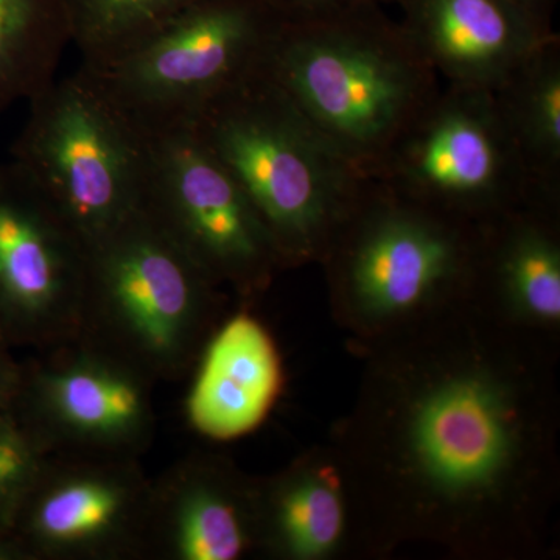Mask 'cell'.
I'll list each match as a JSON object with an SVG mask.
<instances>
[{
    "label": "cell",
    "mask_w": 560,
    "mask_h": 560,
    "mask_svg": "<svg viewBox=\"0 0 560 560\" xmlns=\"http://www.w3.org/2000/svg\"><path fill=\"white\" fill-rule=\"evenodd\" d=\"M261 72L368 178L442 86L381 5L283 18Z\"/></svg>",
    "instance_id": "6da1fadb"
},
{
    "label": "cell",
    "mask_w": 560,
    "mask_h": 560,
    "mask_svg": "<svg viewBox=\"0 0 560 560\" xmlns=\"http://www.w3.org/2000/svg\"><path fill=\"white\" fill-rule=\"evenodd\" d=\"M190 125L259 213L282 267L323 260L370 178L264 72Z\"/></svg>",
    "instance_id": "7a4b0ae2"
},
{
    "label": "cell",
    "mask_w": 560,
    "mask_h": 560,
    "mask_svg": "<svg viewBox=\"0 0 560 560\" xmlns=\"http://www.w3.org/2000/svg\"><path fill=\"white\" fill-rule=\"evenodd\" d=\"M220 290L140 208L88 246L80 335L151 381H180L220 324Z\"/></svg>",
    "instance_id": "3957f363"
},
{
    "label": "cell",
    "mask_w": 560,
    "mask_h": 560,
    "mask_svg": "<svg viewBox=\"0 0 560 560\" xmlns=\"http://www.w3.org/2000/svg\"><path fill=\"white\" fill-rule=\"evenodd\" d=\"M399 400L394 455L405 480L436 506L475 510L500 499L526 444L518 390L488 364L433 368Z\"/></svg>",
    "instance_id": "277c9868"
},
{
    "label": "cell",
    "mask_w": 560,
    "mask_h": 560,
    "mask_svg": "<svg viewBox=\"0 0 560 560\" xmlns=\"http://www.w3.org/2000/svg\"><path fill=\"white\" fill-rule=\"evenodd\" d=\"M282 20L267 0H201L124 54L80 69L140 131L171 130L260 73Z\"/></svg>",
    "instance_id": "5b68a950"
},
{
    "label": "cell",
    "mask_w": 560,
    "mask_h": 560,
    "mask_svg": "<svg viewBox=\"0 0 560 560\" xmlns=\"http://www.w3.org/2000/svg\"><path fill=\"white\" fill-rule=\"evenodd\" d=\"M28 103L13 161L90 246L142 208L145 132L81 69L55 79Z\"/></svg>",
    "instance_id": "8992f818"
},
{
    "label": "cell",
    "mask_w": 560,
    "mask_h": 560,
    "mask_svg": "<svg viewBox=\"0 0 560 560\" xmlns=\"http://www.w3.org/2000/svg\"><path fill=\"white\" fill-rule=\"evenodd\" d=\"M477 230L370 178L320 261L349 312L386 323L471 289Z\"/></svg>",
    "instance_id": "52a82bcc"
},
{
    "label": "cell",
    "mask_w": 560,
    "mask_h": 560,
    "mask_svg": "<svg viewBox=\"0 0 560 560\" xmlns=\"http://www.w3.org/2000/svg\"><path fill=\"white\" fill-rule=\"evenodd\" d=\"M371 178L469 224L485 223L540 195L530 186L492 92L444 83Z\"/></svg>",
    "instance_id": "ba28073f"
},
{
    "label": "cell",
    "mask_w": 560,
    "mask_h": 560,
    "mask_svg": "<svg viewBox=\"0 0 560 560\" xmlns=\"http://www.w3.org/2000/svg\"><path fill=\"white\" fill-rule=\"evenodd\" d=\"M154 385L79 334L21 361L10 411L50 456L140 459L156 433Z\"/></svg>",
    "instance_id": "9c48e42d"
},
{
    "label": "cell",
    "mask_w": 560,
    "mask_h": 560,
    "mask_svg": "<svg viewBox=\"0 0 560 560\" xmlns=\"http://www.w3.org/2000/svg\"><path fill=\"white\" fill-rule=\"evenodd\" d=\"M145 136L142 208L215 285L253 300L283 267L245 191L191 125Z\"/></svg>",
    "instance_id": "30bf717a"
},
{
    "label": "cell",
    "mask_w": 560,
    "mask_h": 560,
    "mask_svg": "<svg viewBox=\"0 0 560 560\" xmlns=\"http://www.w3.org/2000/svg\"><path fill=\"white\" fill-rule=\"evenodd\" d=\"M88 246L18 162L0 164V327L14 349L80 334Z\"/></svg>",
    "instance_id": "8fae6325"
},
{
    "label": "cell",
    "mask_w": 560,
    "mask_h": 560,
    "mask_svg": "<svg viewBox=\"0 0 560 560\" xmlns=\"http://www.w3.org/2000/svg\"><path fill=\"white\" fill-rule=\"evenodd\" d=\"M139 460L49 456L10 529L25 560L145 558L153 480Z\"/></svg>",
    "instance_id": "7c38bea8"
},
{
    "label": "cell",
    "mask_w": 560,
    "mask_h": 560,
    "mask_svg": "<svg viewBox=\"0 0 560 560\" xmlns=\"http://www.w3.org/2000/svg\"><path fill=\"white\" fill-rule=\"evenodd\" d=\"M259 545V488L212 456L178 460L151 486L145 558L237 560Z\"/></svg>",
    "instance_id": "4fadbf2b"
},
{
    "label": "cell",
    "mask_w": 560,
    "mask_h": 560,
    "mask_svg": "<svg viewBox=\"0 0 560 560\" xmlns=\"http://www.w3.org/2000/svg\"><path fill=\"white\" fill-rule=\"evenodd\" d=\"M401 27L442 83L493 92L544 40L512 0H399Z\"/></svg>",
    "instance_id": "5bb4252c"
},
{
    "label": "cell",
    "mask_w": 560,
    "mask_h": 560,
    "mask_svg": "<svg viewBox=\"0 0 560 560\" xmlns=\"http://www.w3.org/2000/svg\"><path fill=\"white\" fill-rule=\"evenodd\" d=\"M191 371L187 419L191 429L213 441L237 440L256 430L282 389L278 346L246 311L215 327Z\"/></svg>",
    "instance_id": "9a60e30c"
},
{
    "label": "cell",
    "mask_w": 560,
    "mask_h": 560,
    "mask_svg": "<svg viewBox=\"0 0 560 560\" xmlns=\"http://www.w3.org/2000/svg\"><path fill=\"white\" fill-rule=\"evenodd\" d=\"M530 186L560 200V38L536 47L492 92Z\"/></svg>",
    "instance_id": "2e32d148"
},
{
    "label": "cell",
    "mask_w": 560,
    "mask_h": 560,
    "mask_svg": "<svg viewBox=\"0 0 560 560\" xmlns=\"http://www.w3.org/2000/svg\"><path fill=\"white\" fill-rule=\"evenodd\" d=\"M259 488V545L283 559L331 555L346 528L341 482L330 467L298 466Z\"/></svg>",
    "instance_id": "e0dca14e"
},
{
    "label": "cell",
    "mask_w": 560,
    "mask_h": 560,
    "mask_svg": "<svg viewBox=\"0 0 560 560\" xmlns=\"http://www.w3.org/2000/svg\"><path fill=\"white\" fill-rule=\"evenodd\" d=\"M68 43L61 0H0V110L51 83Z\"/></svg>",
    "instance_id": "ac0fdd59"
},
{
    "label": "cell",
    "mask_w": 560,
    "mask_h": 560,
    "mask_svg": "<svg viewBox=\"0 0 560 560\" xmlns=\"http://www.w3.org/2000/svg\"><path fill=\"white\" fill-rule=\"evenodd\" d=\"M83 65L124 54L201 0H61Z\"/></svg>",
    "instance_id": "d6986e66"
},
{
    "label": "cell",
    "mask_w": 560,
    "mask_h": 560,
    "mask_svg": "<svg viewBox=\"0 0 560 560\" xmlns=\"http://www.w3.org/2000/svg\"><path fill=\"white\" fill-rule=\"evenodd\" d=\"M49 453L11 411L0 415V530H9Z\"/></svg>",
    "instance_id": "ffe728a7"
},
{
    "label": "cell",
    "mask_w": 560,
    "mask_h": 560,
    "mask_svg": "<svg viewBox=\"0 0 560 560\" xmlns=\"http://www.w3.org/2000/svg\"><path fill=\"white\" fill-rule=\"evenodd\" d=\"M282 18L311 16L327 11L350 9L360 5H381L397 3L399 0H267Z\"/></svg>",
    "instance_id": "44dd1931"
},
{
    "label": "cell",
    "mask_w": 560,
    "mask_h": 560,
    "mask_svg": "<svg viewBox=\"0 0 560 560\" xmlns=\"http://www.w3.org/2000/svg\"><path fill=\"white\" fill-rule=\"evenodd\" d=\"M14 346L0 327V415L9 412L20 385L21 361L14 359Z\"/></svg>",
    "instance_id": "7402d4cb"
},
{
    "label": "cell",
    "mask_w": 560,
    "mask_h": 560,
    "mask_svg": "<svg viewBox=\"0 0 560 560\" xmlns=\"http://www.w3.org/2000/svg\"><path fill=\"white\" fill-rule=\"evenodd\" d=\"M515 5L521 7L523 11L534 21V24L539 25L541 31L552 33L555 25H552V18H555L556 5L558 0H512Z\"/></svg>",
    "instance_id": "603a6c76"
},
{
    "label": "cell",
    "mask_w": 560,
    "mask_h": 560,
    "mask_svg": "<svg viewBox=\"0 0 560 560\" xmlns=\"http://www.w3.org/2000/svg\"><path fill=\"white\" fill-rule=\"evenodd\" d=\"M0 560H25L24 552L9 530H0Z\"/></svg>",
    "instance_id": "cb8c5ba5"
}]
</instances>
